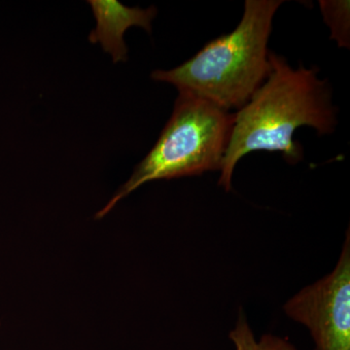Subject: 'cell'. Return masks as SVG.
<instances>
[{"label":"cell","instance_id":"6da1fadb","mask_svg":"<svg viewBox=\"0 0 350 350\" xmlns=\"http://www.w3.org/2000/svg\"><path fill=\"white\" fill-rule=\"evenodd\" d=\"M271 75L234 114L226 149L219 185L227 192L237 163L251 152H280L290 163L303 158L295 131L312 126L319 135L331 133L337 125V109L332 103L328 83L317 77L319 69L303 66L293 69L284 57L269 52Z\"/></svg>","mask_w":350,"mask_h":350},{"label":"cell","instance_id":"7a4b0ae2","mask_svg":"<svg viewBox=\"0 0 350 350\" xmlns=\"http://www.w3.org/2000/svg\"><path fill=\"white\" fill-rule=\"evenodd\" d=\"M282 0H246L231 33L206 44L181 66L156 70L152 79L174 85L226 111L241 109L271 75L268 41Z\"/></svg>","mask_w":350,"mask_h":350},{"label":"cell","instance_id":"3957f363","mask_svg":"<svg viewBox=\"0 0 350 350\" xmlns=\"http://www.w3.org/2000/svg\"><path fill=\"white\" fill-rule=\"evenodd\" d=\"M234 119V114L211 101L179 93L172 117L155 146L96 218L107 215L120 200L147 182L220 170Z\"/></svg>","mask_w":350,"mask_h":350},{"label":"cell","instance_id":"277c9868","mask_svg":"<svg viewBox=\"0 0 350 350\" xmlns=\"http://www.w3.org/2000/svg\"><path fill=\"white\" fill-rule=\"evenodd\" d=\"M285 313L312 335L313 350H350V232L331 273L301 290Z\"/></svg>","mask_w":350,"mask_h":350},{"label":"cell","instance_id":"5b68a950","mask_svg":"<svg viewBox=\"0 0 350 350\" xmlns=\"http://www.w3.org/2000/svg\"><path fill=\"white\" fill-rule=\"evenodd\" d=\"M96 18V29L91 32V43H100L103 51L111 55L113 62H126L128 59L124 36L131 27H142L151 32L152 21L157 15L154 6L147 9L139 7H126L116 0H90Z\"/></svg>","mask_w":350,"mask_h":350},{"label":"cell","instance_id":"8992f818","mask_svg":"<svg viewBox=\"0 0 350 350\" xmlns=\"http://www.w3.org/2000/svg\"><path fill=\"white\" fill-rule=\"evenodd\" d=\"M234 350H298L288 338L266 334L257 340L243 312H239L236 326L229 334Z\"/></svg>","mask_w":350,"mask_h":350},{"label":"cell","instance_id":"52a82bcc","mask_svg":"<svg viewBox=\"0 0 350 350\" xmlns=\"http://www.w3.org/2000/svg\"><path fill=\"white\" fill-rule=\"evenodd\" d=\"M322 15L330 27L331 38L340 47H349V2L320 1Z\"/></svg>","mask_w":350,"mask_h":350}]
</instances>
